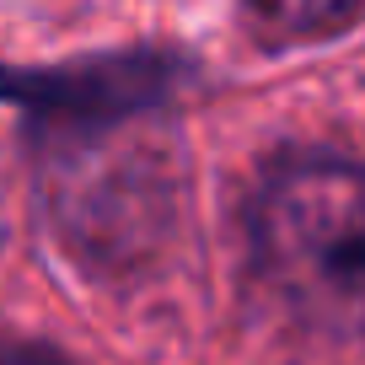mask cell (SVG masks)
I'll return each mask as SVG.
<instances>
[{"label":"cell","instance_id":"1","mask_svg":"<svg viewBox=\"0 0 365 365\" xmlns=\"http://www.w3.org/2000/svg\"><path fill=\"white\" fill-rule=\"evenodd\" d=\"M252 247L307 322L365 333V161L296 156L274 167L252 205Z\"/></svg>","mask_w":365,"mask_h":365},{"label":"cell","instance_id":"2","mask_svg":"<svg viewBox=\"0 0 365 365\" xmlns=\"http://www.w3.org/2000/svg\"><path fill=\"white\" fill-rule=\"evenodd\" d=\"M279 38H333L365 11V0H242Z\"/></svg>","mask_w":365,"mask_h":365},{"label":"cell","instance_id":"3","mask_svg":"<svg viewBox=\"0 0 365 365\" xmlns=\"http://www.w3.org/2000/svg\"><path fill=\"white\" fill-rule=\"evenodd\" d=\"M0 365H65V360H48V354H11V360H0Z\"/></svg>","mask_w":365,"mask_h":365}]
</instances>
